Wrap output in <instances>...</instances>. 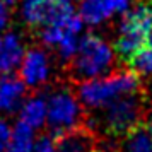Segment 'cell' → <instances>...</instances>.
I'll return each mask as SVG.
<instances>
[{"label": "cell", "instance_id": "cell-6", "mask_svg": "<svg viewBox=\"0 0 152 152\" xmlns=\"http://www.w3.org/2000/svg\"><path fill=\"white\" fill-rule=\"evenodd\" d=\"M74 12L72 0H22L24 22L33 29H41Z\"/></svg>", "mask_w": 152, "mask_h": 152}, {"label": "cell", "instance_id": "cell-16", "mask_svg": "<svg viewBox=\"0 0 152 152\" xmlns=\"http://www.w3.org/2000/svg\"><path fill=\"white\" fill-rule=\"evenodd\" d=\"M33 152H56L53 138L50 137V135H41V137L34 142Z\"/></svg>", "mask_w": 152, "mask_h": 152}, {"label": "cell", "instance_id": "cell-9", "mask_svg": "<svg viewBox=\"0 0 152 152\" xmlns=\"http://www.w3.org/2000/svg\"><path fill=\"white\" fill-rule=\"evenodd\" d=\"M130 0H80L79 15L82 22L96 26L103 21H108L113 14L125 12Z\"/></svg>", "mask_w": 152, "mask_h": 152}, {"label": "cell", "instance_id": "cell-2", "mask_svg": "<svg viewBox=\"0 0 152 152\" xmlns=\"http://www.w3.org/2000/svg\"><path fill=\"white\" fill-rule=\"evenodd\" d=\"M138 87H140L138 74L130 69L110 74L103 79H91V80L79 82L77 96L87 108L99 110L110 101L123 96L126 92L137 91Z\"/></svg>", "mask_w": 152, "mask_h": 152}, {"label": "cell", "instance_id": "cell-10", "mask_svg": "<svg viewBox=\"0 0 152 152\" xmlns=\"http://www.w3.org/2000/svg\"><path fill=\"white\" fill-rule=\"evenodd\" d=\"M26 89L28 86L21 77L0 74V111L15 113L21 110L26 99Z\"/></svg>", "mask_w": 152, "mask_h": 152}, {"label": "cell", "instance_id": "cell-4", "mask_svg": "<svg viewBox=\"0 0 152 152\" xmlns=\"http://www.w3.org/2000/svg\"><path fill=\"white\" fill-rule=\"evenodd\" d=\"M152 28V4H142L123 15L115 41V53L123 62H128L145 46Z\"/></svg>", "mask_w": 152, "mask_h": 152}, {"label": "cell", "instance_id": "cell-11", "mask_svg": "<svg viewBox=\"0 0 152 152\" xmlns=\"http://www.w3.org/2000/svg\"><path fill=\"white\" fill-rule=\"evenodd\" d=\"M24 46L19 36L9 33L0 38V74H10L22 62Z\"/></svg>", "mask_w": 152, "mask_h": 152}, {"label": "cell", "instance_id": "cell-5", "mask_svg": "<svg viewBox=\"0 0 152 152\" xmlns=\"http://www.w3.org/2000/svg\"><path fill=\"white\" fill-rule=\"evenodd\" d=\"M46 123L53 135L84 125V108L77 94L69 87L51 89L46 96Z\"/></svg>", "mask_w": 152, "mask_h": 152}, {"label": "cell", "instance_id": "cell-17", "mask_svg": "<svg viewBox=\"0 0 152 152\" xmlns=\"http://www.w3.org/2000/svg\"><path fill=\"white\" fill-rule=\"evenodd\" d=\"M15 0H0V31L7 26L10 9L14 7Z\"/></svg>", "mask_w": 152, "mask_h": 152}, {"label": "cell", "instance_id": "cell-13", "mask_svg": "<svg viewBox=\"0 0 152 152\" xmlns=\"http://www.w3.org/2000/svg\"><path fill=\"white\" fill-rule=\"evenodd\" d=\"M33 147H34L33 128L19 120L10 130V138H9L5 152H33Z\"/></svg>", "mask_w": 152, "mask_h": 152}, {"label": "cell", "instance_id": "cell-19", "mask_svg": "<svg viewBox=\"0 0 152 152\" xmlns=\"http://www.w3.org/2000/svg\"><path fill=\"white\" fill-rule=\"evenodd\" d=\"M145 46L152 50V28H151V31H149V36H147V43H145Z\"/></svg>", "mask_w": 152, "mask_h": 152}, {"label": "cell", "instance_id": "cell-12", "mask_svg": "<svg viewBox=\"0 0 152 152\" xmlns=\"http://www.w3.org/2000/svg\"><path fill=\"white\" fill-rule=\"evenodd\" d=\"M46 120V101L43 96H33L24 101L21 108V121L31 126L39 128Z\"/></svg>", "mask_w": 152, "mask_h": 152}, {"label": "cell", "instance_id": "cell-1", "mask_svg": "<svg viewBox=\"0 0 152 152\" xmlns=\"http://www.w3.org/2000/svg\"><path fill=\"white\" fill-rule=\"evenodd\" d=\"M115 58V50L101 36L86 34L77 45L74 56L67 62V72L75 82L104 77L113 72Z\"/></svg>", "mask_w": 152, "mask_h": 152}, {"label": "cell", "instance_id": "cell-20", "mask_svg": "<svg viewBox=\"0 0 152 152\" xmlns=\"http://www.w3.org/2000/svg\"><path fill=\"white\" fill-rule=\"evenodd\" d=\"M147 130H149V133H151V137H152V118H151V121H149V126H147Z\"/></svg>", "mask_w": 152, "mask_h": 152}, {"label": "cell", "instance_id": "cell-14", "mask_svg": "<svg viewBox=\"0 0 152 152\" xmlns=\"http://www.w3.org/2000/svg\"><path fill=\"white\" fill-rule=\"evenodd\" d=\"M125 152H152V137L144 123L135 126L125 135Z\"/></svg>", "mask_w": 152, "mask_h": 152}, {"label": "cell", "instance_id": "cell-15", "mask_svg": "<svg viewBox=\"0 0 152 152\" xmlns=\"http://www.w3.org/2000/svg\"><path fill=\"white\" fill-rule=\"evenodd\" d=\"M128 65L137 74H152V50L144 46L128 60Z\"/></svg>", "mask_w": 152, "mask_h": 152}, {"label": "cell", "instance_id": "cell-21", "mask_svg": "<svg viewBox=\"0 0 152 152\" xmlns=\"http://www.w3.org/2000/svg\"><path fill=\"white\" fill-rule=\"evenodd\" d=\"M96 152H101V151H96Z\"/></svg>", "mask_w": 152, "mask_h": 152}, {"label": "cell", "instance_id": "cell-8", "mask_svg": "<svg viewBox=\"0 0 152 152\" xmlns=\"http://www.w3.org/2000/svg\"><path fill=\"white\" fill-rule=\"evenodd\" d=\"M56 152H96L97 151V137L94 130L79 125L70 130L55 135Z\"/></svg>", "mask_w": 152, "mask_h": 152}, {"label": "cell", "instance_id": "cell-18", "mask_svg": "<svg viewBox=\"0 0 152 152\" xmlns=\"http://www.w3.org/2000/svg\"><path fill=\"white\" fill-rule=\"evenodd\" d=\"M9 138H10V126L5 120H0V152H5Z\"/></svg>", "mask_w": 152, "mask_h": 152}, {"label": "cell", "instance_id": "cell-7", "mask_svg": "<svg viewBox=\"0 0 152 152\" xmlns=\"http://www.w3.org/2000/svg\"><path fill=\"white\" fill-rule=\"evenodd\" d=\"M21 79L28 87H41L50 79V58L39 48L24 53L21 62Z\"/></svg>", "mask_w": 152, "mask_h": 152}, {"label": "cell", "instance_id": "cell-3", "mask_svg": "<svg viewBox=\"0 0 152 152\" xmlns=\"http://www.w3.org/2000/svg\"><path fill=\"white\" fill-rule=\"evenodd\" d=\"M99 110L101 116L97 118V121L106 133L126 135L135 126L142 125L144 97L140 94V89H137L113 99Z\"/></svg>", "mask_w": 152, "mask_h": 152}]
</instances>
